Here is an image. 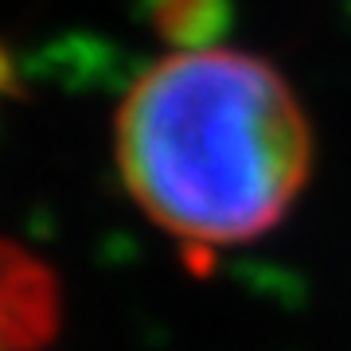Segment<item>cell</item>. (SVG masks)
<instances>
[{
    "instance_id": "4",
    "label": "cell",
    "mask_w": 351,
    "mask_h": 351,
    "mask_svg": "<svg viewBox=\"0 0 351 351\" xmlns=\"http://www.w3.org/2000/svg\"><path fill=\"white\" fill-rule=\"evenodd\" d=\"M0 94H16V63L4 47H0Z\"/></svg>"
},
{
    "instance_id": "1",
    "label": "cell",
    "mask_w": 351,
    "mask_h": 351,
    "mask_svg": "<svg viewBox=\"0 0 351 351\" xmlns=\"http://www.w3.org/2000/svg\"><path fill=\"white\" fill-rule=\"evenodd\" d=\"M113 152L141 211L184 250L265 239L289 219L316 168L301 94L265 55L172 51L117 106Z\"/></svg>"
},
{
    "instance_id": "3",
    "label": "cell",
    "mask_w": 351,
    "mask_h": 351,
    "mask_svg": "<svg viewBox=\"0 0 351 351\" xmlns=\"http://www.w3.org/2000/svg\"><path fill=\"white\" fill-rule=\"evenodd\" d=\"M149 20L172 51H203L219 47L223 32L234 20V4L230 0H152Z\"/></svg>"
},
{
    "instance_id": "2",
    "label": "cell",
    "mask_w": 351,
    "mask_h": 351,
    "mask_svg": "<svg viewBox=\"0 0 351 351\" xmlns=\"http://www.w3.org/2000/svg\"><path fill=\"white\" fill-rule=\"evenodd\" d=\"M59 316L55 281L20 246L0 242V351L43 343Z\"/></svg>"
}]
</instances>
